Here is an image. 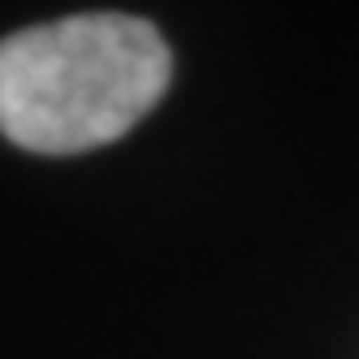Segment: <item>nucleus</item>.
<instances>
[{"mask_svg":"<svg viewBox=\"0 0 359 359\" xmlns=\"http://www.w3.org/2000/svg\"><path fill=\"white\" fill-rule=\"evenodd\" d=\"M165 35L130 13H74L0 39V135L39 156L104 147L161 104Z\"/></svg>","mask_w":359,"mask_h":359,"instance_id":"f257e3e1","label":"nucleus"}]
</instances>
